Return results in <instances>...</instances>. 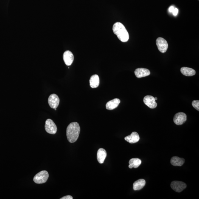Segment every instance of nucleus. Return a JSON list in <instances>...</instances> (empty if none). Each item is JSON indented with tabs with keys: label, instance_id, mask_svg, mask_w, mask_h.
Returning <instances> with one entry per match:
<instances>
[{
	"label": "nucleus",
	"instance_id": "obj_1",
	"mask_svg": "<svg viewBox=\"0 0 199 199\" xmlns=\"http://www.w3.org/2000/svg\"><path fill=\"white\" fill-rule=\"evenodd\" d=\"M80 131L79 124L77 122L70 123L67 129V136L68 141L70 143L76 142L79 138Z\"/></svg>",
	"mask_w": 199,
	"mask_h": 199
},
{
	"label": "nucleus",
	"instance_id": "obj_2",
	"mask_svg": "<svg viewBox=\"0 0 199 199\" xmlns=\"http://www.w3.org/2000/svg\"><path fill=\"white\" fill-rule=\"evenodd\" d=\"M112 30L121 41L126 42L129 39V33L123 24L120 22L115 23L113 26Z\"/></svg>",
	"mask_w": 199,
	"mask_h": 199
},
{
	"label": "nucleus",
	"instance_id": "obj_3",
	"mask_svg": "<svg viewBox=\"0 0 199 199\" xmlns=\"http://www.w3.org/2000/svg\"><path fill=\"white\" fill-rule=\"evenodd\" d=\"M49 174L46 170L41 171L35 175L33 181L37 184H41L46 183L49 178Z\"/></svg>",
	"mask_w": 199,
	"mask_h": 199
},
{
	"label": "nucleus",
	"instance_id": "obj_4",
	"mask_svg": "<svg viewBox=\"0 0 199 199\" xmlns=\"http://www.w3.org/2000/svg\"><path fill=\"white\" fill-rule=\"evenodd\" d=\"M45 128L48 134L54 135L57 132V127L54 122L50 119H47L45 121Z\"/></svg>",
	"mask_w": 199,
	"mask_h": 199
},
{
	"label": "nucleus",
	"instance_id": "obj_5",
	"mask_svg": "<svg viewBox=\"0 0 199 199\" xmlns=\"http://www.w3.org/2000/svg\"><path fill=\"white\" fill-rule=\"evenodd\" d=\"M156 44L158 50L161 53H165L168 49V43L166 40L162 37H159L157 39Z\"/></svg>",
	"mask_w": 199,
	"mask_h": 199
},
{
	"label": "nucleus",
	"instance_id": "obj_6",
	"mask_svg": "<svg viewBox=\"0 0 199 199\" xmlns=\"http://www.w3.org/2000/svg\"><path fill=\"white\" fill-rule=\"evenodd\" d=\"M171 187L175 192H181L187 187V185L183 182L173 181L171 184Z\"/></svg>",
	"mask_w": 199,
	"mask_h": 199
},
{
	"label": "nucleus",
	"instance_id": "obj_7",
	"mask_svg": "<svg viewBox=\"0 0 199 199\" xmlns=\"http://www.w3.org/2000/svg\"><path fill=\"white\" fill-rule=\"evenodd\" d=\"M60 100L58 96L55 94L50 95L48 99V103L52 109H55L58 106Z\"/></svg>",
	"mask_w": 199,
	"mask_h": 199
},
{
	"label": "nucleus",
	"instance_id": "obj_8",
	"mask_svg": "<svg viewBox=\"0 0 199 199\" xmlns=\"http://www.w3.org/2000/svg\"><path fill=\"white\" fill-rule=\"evenodd\" d=\"M187 120V115L183 112H178L174 117L173 121L177 125H182Z\"/></svg>",
	"mask_w": 199,
	"mask_h": 199
},
{
	"label": "nucleus",
	"instance_id": "obj_9",
	"mask_svg": "<svg viewBox=\"0 0 199 199\" xmlns=\"http://www.w3.org/2000/svg\"><path fill=\"white\" fill-rule=\"evenodd\" d=\"M143 100L145 104L150 109H155L157 106L154 97L151 95H146L144 97Z\"/></svg>",
	"mask_w": 199,
	"mask_h": 199
},
{
	"label": "nucleus",
	"instance_id": "obj_10",
	"mask_svg": "<svg viewBox=\"0 0 199 199\" xmlns=\"http://www.w3.org/2000/svg\"><path fill=\"white\" fill-rule=\"evenodd\" d=\"M63 59L66 65L70 66L72 64L74 60V56L70 51H67L63 54Z\"/></svg>",
	"mask_w": 199,
	"mask_h": 199
},
{
	"label": "nucleus",
	"instance_id": "obj_11",
	"mask_svg": "<svg viewBox=\"0 0 199 199\" xmlns=\"http://www.w3.org/2000/svg\"><path fill=\"white\" fill-rule=\"evenodd\" d=\"M135 74L137 78H141L149 76L150 75V70L148 69L139 68L135 70Z\"/></svg>",
	"mask_w": 199,
	"mask_h": 199
},
{
	"label": "nucleus",
	"instance_id": "obj_12",
	"mask_svg": "<svg viewBox=\"0 0 199 199\" xmlns=\"http://www.w3.org/2000/svg\"><path fill=\"white\" fill-rule=\"evenodd\" d=\"M125 140L130 144H135L138 142L140 137L139 134L136 132H133L130 135L125 138Z\"/></svg>",
	"mask_w": 199,
	"mask_h": 199
},
{
	"label": "nucleus",
	"instance_id": "obj_13",
	"mask_svg": "<svg viewBox=\"0 0 199 199\" xmlns=\"http://www.w3.org/2000/svg\"><path fill=\"white\" fill-rule=\"evenodd\" d=\"M120 100L118 98H115L108 102L106 104V108L109 110H112L116 108L120 103Z\"/></svg>",
	"mask_w": 199,
	"mask_h": 199
},
{
	"label": "nucleus",
	"instance_id": "obj_14",
	"mask_svg": "<svg viewBox=\"0 0 199 199\" xmlns=\"http://www.w3.org/2000/svg\"><path fill=\"white\" fill-rule=\"evenodd\" d=\"M106 156L107 152L103 148H100L98 150L97 153V159L100 163L102 164L104 162Z\"/></svg>",
	"mask_w": 199,
	"mask_h": 199
},
{
	"label": "nucleus",
	"instance_id": "obj_15",
	"mask_svg": "<svg viewBox=\"0 0 199 199\" xmlns=\"http://www.w3.org/2000/svg\"><path fill=\"white\" fill-rule=\"evenodd\" d=\"M90 85L92 88L98 87L100 84V79L98 75H94L91 77L90 79Z\"/></svg>",
	"mask_w": 199,
	"mask_h": 199
},
{
	"label": "nucleus",
	"instance_id": "obj_16",
	"mask_svg": "<svg viewBox=\"0 0 199 199\" xmlns=\"http://www.w3.org/2000/svg\"><path fill=\"white\" fill-rule=\"evenodd\" d=\"M185 160L183 158H180L178 156H174L171 159L170 163L172 165L181 166L184 164Z\"/></svg>",
	"mask_w": 199,
	"mask_h": 199
},
{
	"label": "nucleus",
	"instance_id": "obj_17",
	"mask_svg": "<svg viewBox=\"0 0 199 199\" xmlns=\"http://www.w3.org/2000/svg\"><path fill=\"white\" fill-rule=\"evenodd\" d=\"M146 181L145 180L140 179L135 181L133 184V189L135 191L139 190L145 186Z\"/></svg>",
	"mask_w": 199,
	"mask_h": 199
},
{
	"label": "nucleus",
	"instance_id": "obj_18",
	"mask_svg": "<svg viewBox=\"0 0 199 199\" xmlns=\"http://www.w3.org/2000/svg\"><path fill=\"white\" fill-rule=\"evenodd\" d=\"M181 71L182 74L187 76H192L195 75L196 72L193 69L183 67L181 68Z\"/></svg>",
	"mask_w": 199,
	"mask_h": 199
},
{
	"label": "nucleus",
	"instance_id": "obj_19",
	"mask_svg": "<svg viewBox=\"0 0 199 199\" xmlns=\"http://www.w3.org/2000/svg\"><path fill=\"white\" fill-rule=\"evenodd\" d=\"M142 161L141 160L138 158H132L129 161V167L130 169L137 168L141 164Z\"/></svg>",
	"mask_w": 199,
	"mask_h": 199
},
{
	"label": "nucleus",
	"instance_id": "obj_20",
	"mask_svg": "<svg viewBox=\"0 0 199 199\" xmlns=\"http://www.w3.org/2000/svg\"><path fill=\"white\" fill-rule=\"evenodd\" d=\"M192 105L195 109L199 111V100H194L192 101Z\"/></svg>",
	"mask_w": 199,
	"mask_h": 199
},
{
	"label": "nucleus",
	"instance_id": "obj_21",
	"mask_svg": "<svg viewBox=\"0 0 199 199\" xmlns=\"http://www.w3.org/2000/svg\"><path fill=\"white\" fill-rule=\"evenodd\" d=\"M61 199H73V197L71 195H68L65 196L64 197H62V198H61Z\"/></svg>",
	"mask_w": 199,
	"mask_h": 199
},
{
	"label": "nucleus",
	"instance_id": "obj_22",
	"mask_svg": "<svg viewBox=\"0 0 199 199\" xmlns=\"http://www.w3.org/2000/svg\"><path fill=\"white\" fill-rule=\"evenodd\" d=\"M178 9H177V8H175L174 10H173V12H172V13H173L174 15L175 16H176L178 15Z\"/></svg>",
	"mask_w": 199,
	"mask_h": 199
},
{
	"label": "nucleus",
	"instance_id": "obj_23",
	"mask_svg": "<svg viewBox=\"0 0 199 199\" xmlns=\"http://www.w3.org/2000/svg\"><path fill=\"white\" fill-rule=\"evenodd\" d=\"M175 7L173 6H170L169 9V12L171 13L173 12L174 10Z\"/></svg>",
	"mask_w": 199,
	"mask_h": 199
},
{
	"label": "nucleus",
	"instance_id": "obj_24",
	"mask_svg": "<svg viewBox=\"0 0 199 199\" xmlns=\"http://www.w3.org/2000/svg\"><path fill=\"white\" fill-rule=\"evenodd\" d=\"M155 98V101L156 100H157L158 99V98Z\"/></svg>",
	"mask_w": 199,
	"mask_h": 199
},
{
	"label": "nucleus",
	"instance_id": "obj_25",
	"mask_svg": "<svg viewBox=\"0 0 199 199\" xmlns=\"http://www.w3.org/2000/svg\"><path fill=\"white\" fill-rule=\"evenodd\" d=\"M55 110H56V108H55Z\"/></svg>",
	"mask_w": 199,
	"mask_h": 199
}]
</instances>
